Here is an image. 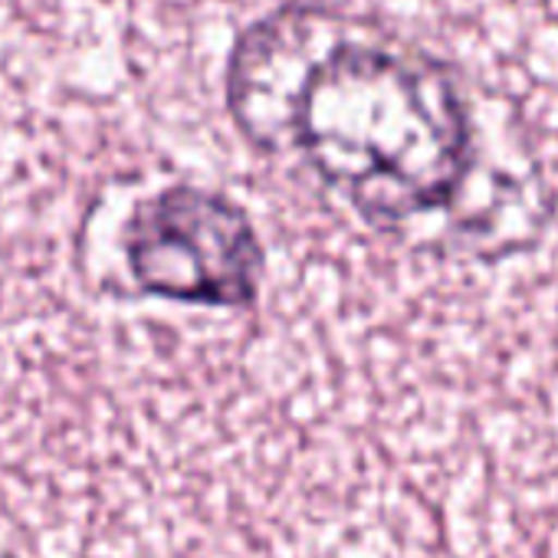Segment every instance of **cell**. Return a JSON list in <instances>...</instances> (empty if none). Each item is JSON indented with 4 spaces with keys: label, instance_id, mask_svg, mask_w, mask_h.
Returning a JSON list of instances; mask_svg holds the SVG:
<instances>
[{
    "label": "cell",
    "instance_id": "6da1fadb",
    "mask_svg": "<svg viewBox=\"0 0 558 558\" xmlns=\"http://www.w3.org/2000/svg\"><path fill=\"white\" fill-rule=\"evenodd\" d=\"M223 96L253 148L296 155L372 223L444 210L476 161L460 70L345 0H276L246 17Z\"/></svg>",
    "mask_w": 558,
    "mask_h": 558
},
{
    "label": "cell",
    "instance_id": "7a4b0ae2",
    "mask_svg": "<svg viewBox=\"0 0 558 558\" xmlns=\"http://www.w3.org/2000/svg\"><path fill=\"white\" fill-rule=\"evenodd\" d=\"M122 240L132 279L148 296L233 310L259 293L256 230L233 201L214 191L174 184L145 197Z\"/></svg>",
    "mask_w": 558,
    "mask_h": 558
}]
</instances>
